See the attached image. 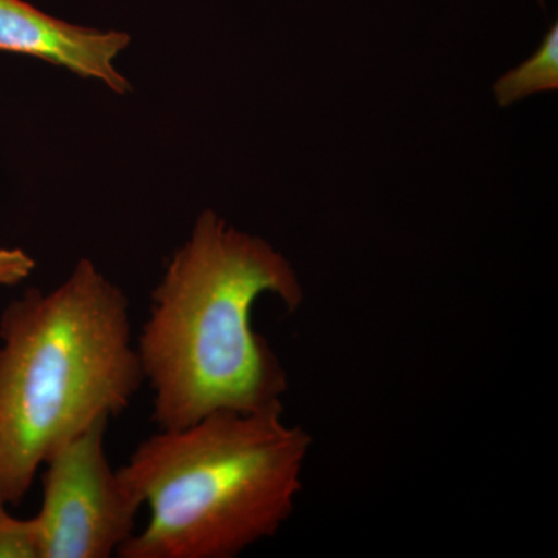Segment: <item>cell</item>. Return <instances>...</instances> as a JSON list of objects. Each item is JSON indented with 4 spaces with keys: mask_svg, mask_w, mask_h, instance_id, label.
Here are the masks:
<instances>
[{
    "mask_svg": "<svg viewBox=\"0 0 558 558\" xmlns=\"http://www.w3.org/2000/svg\"><path fill=\"white\" fill-rule=\"evenodd\" d=\"M558 89V25L554 24L537 51L499 76L494 84V97L501 108L524 100L531 95Z\"/></svg>",
    "mask_w": 558,
    "mask_h": 558,
    "instance_id": "cell-6",
    "label": "cell"
},
{
    "mask_svg": "<svg viewBox=\"0 0 558 558\" xmlns=\"http://www.w3.org/2000/svg\"><path fill=\"white\" fill-rule=\"evenodd\" d=\"M0 501V558H40V538L35 517L17 519Z\"/></svg>",
    "mask_w": 558,
    "mask_h": 558,
    "instance_id": "cell-7",
    "label": "cell"
},
{
    "mask_svg": "<svg viewBox=\"0 0 558 558\" xmlns=\"http://www.w3.org/2000/svg\"><path fill=\"white\" fill-rule=\"evenodd\" d=\"M282 411H218L142 440L119 470L148 523L117 557L234 558L277 535L312 446Z\"/></svg>",
    "mask_w": 558,
    "mask_h": 558,
    "instance_id": "cell-3",
    "label": "cell"
},
{
    "mask_svg": "<svg viewBox=\"0 0 558 558\" xmlns=\"http://www.w3.org/2000/svg\"><path fill=\"white\" fill-rule=\"evenodd\" d=\"M539 3H543V0H539Z\"/></svg>",
    "mask_w": 558,
    "mask_h": 558,
    "instance_id": "cell-9",
    "label": "cell"
},
{
    "mask_svg": "<svg viewBox=\"0 0 558 558\" xmlns=\"http://www.w3.org/2000/svg\"><path fill=\"white\" fill-rule=\"evenodd\" d=\"M143 385L130 300L94 260L10 301L0 314V501L20 506L54 451L123 413Z\"/></svg>",
    "mask_w": 558,
    "mask_h": 558,
    "instance_id": "cell-2",
    "label": "cell"
},
{
    "mask_svg": "<svg viewBox=\"0 0 558 558\" xmlns=\"http://www.w3.org/2000/svg\"><path fill=\"white\" fill-rule=\"evenodd\" d=\"M108 427L94 422L44 462L40 558H109L137 532L142 502L110 465Z\"/></svg>",
    "mask_w": 558,
    "mask_h": 558,
    "instance_id": "cell-4",
    "label": "cell"
},
{
    "mask_svg": "<svg viewBox=\"0 0 558 558\" xmlns=\"http://www.w3.org/2000/svg\"><path fill=\"white\" fill-rule=\"evenodd\" d=\"M36 263L21 248H0V286H17L25 281Z\"/></svg>",
    "mask_w": 558,
    "mask_h": 558,
    "instance_id": "cell-8",
    "label": "cell"
},
{
    "mask_svg": "<svg viewBox=\"0 0 558 558\" xmlns=\"http://www.w3.org/2000/svg\"><path fill=\"white\" fill-rule=\"evenodd\" d=\"M130 44L128 33L70 24L27 0H0L2 53L50 62L81 78L98 81L117 95L132 90L130 80L116 65Z\"/></svg>",
    "mask_w": 558,
    "mask_h": 558,
    "instance_id": "cell-5",
    "label": "cell"
},
{
    "mask_svg": "<svg viewBox=\"0 0 558 558\" xmlns=\"http://www.w3.org/2000/svg\"><path fill=\"white\" fill-rule=\"evenodd\" d=\"M266 293L289 312L304 301L281 252L204 209L150 292L135 340L157 429L185 428L218 411L282 410L288 373L252 323Z\"/></svg>",
    "mask_w": 558,
    "mask_h": 558,
    "instance_id": "cell-1",
    "label": "cell"
}]
</instances>
